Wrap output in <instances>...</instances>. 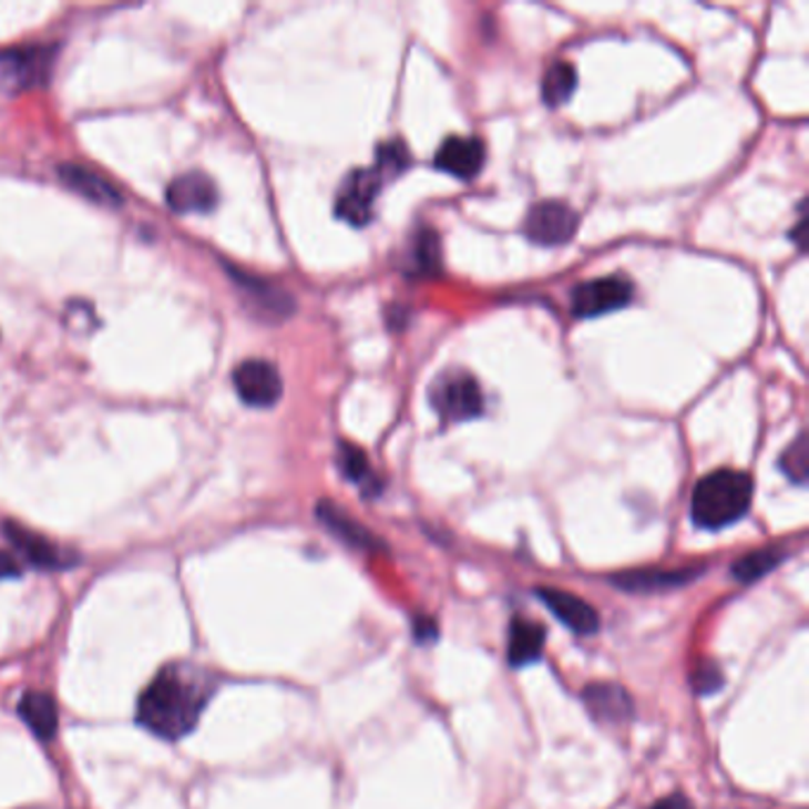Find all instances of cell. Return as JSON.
Returning <instances> with one entry per match:
<instances>
[{
  "label": "cell",
  "instance_id": "obj_1",
  "mask_svg": "<svg viewBox=\"0 0 809 809\" xmlns=\"http://www.w3.org/2000/svg\"><path fill=\"white\" fill-rule=\"evenodd\" d=\"M212 696L207 674L193 667L172 665L145 686L139 698V721L143 727L166 740L188 736L199 721L202 710Z\"/></svg>",
  "mask_w": 809,
  "mask_h": 809
},
{
  "label": "cell",
  "instance_id": "obj_2",
  "mask_svg": "<svg viewBox=\"0 0 809 809\" xmlns=\"http://www.w3.org/2000/svg\"><path fill=\"white\" fill-rule=\"evenodd\" d=\"M755 484L744 470L719 468L707 473L690 494V518L703 530H724L750 511Z\"/></svg>",
  "mask_w": 809,
  "mask_h": 809
},
{
  "label": "cell",
  "instance_id": "obj_3",
  "mask_svg": "<svg viewBox=\"0 0 809 809\" xmlns=\"http://www.w3.org/2000/svg\"><path fill=\"white\" fill-rule=\"evenodd\" d=\"M430 403L444 423H465L482 416L484 397L480 382L468 370L451 368L430 387Z\"/></svg>",
  "mask_w": 809,
  "mask_h": 809
},
{
  "label": "cell",
  "instance_id": "obj_4",
  "mask_svg": "<svg viewBox=\"0 0 809 809\" xmlns=\"http://www.w3.org/2000/svg\"><path fill=\"white\" fill-rule=\"evenodd\" d=\"M385 181L387 176L376 164L363 168H351L349 176L340 185V193H337L335 216L342 218L345 224L354 228H363L366 224H370L376 209V199L380 197Z\"/></svg>",
  "mask_w": 809,
  "mask_h": 809
},
{
  "label": "cell",
  "instance_id": "obj_5",
  "mask_svg": "<svg viewBox=\"0 0 809 809\" xmlns=\"http://www.w3.org/2000/svg\"><path fill=\"white\" fill-rule=\"evenodd\" d=\"M634 299V285L627 276H603L580 283L572 290L570 307L577 318H596L625 309Z\"/></svg>",
  "mask_w": 809,
  "mask_h": 809
},
{
  "label": "cell",
  "instance_id": "obj_6",
  "mask_svg": "<svg viewBox=\"0 0 809 809\" xmlns=\"http://www.w3.org/2000/svg\"><path fill=\"white\" fill-rule=\"evenodd\" d=\"M580 228V214L561 199H544L528 212L522 233L528 240L542 247H561L575 238Z\"/></svg>",
  "mask_w": 809,
  "mask_h": 809
},
{
  "label": "cell",
  "instance_id": "obj_7",
  "mask_svg": "<svg viewBox=\"0 0 809 809\" xmlns=\"http://www.w3.org/2000/svg\"><path fill=\"white\" fill-rule=\"evenodd\" d=\"M55 62V45H24L0 53V79L12 91L37 89L48 81Z\"/></svg>",
  "mask_w": 809,
  "mask_h": 809
},
{
  "label": "cell",
  "instance_id": "obj_8",
  "mask_svg": "<svg viewBox=\"0 0 809 809\" xmlns=\"http://www.w3.org/2000/svg\"><path fill=\"white\" fill-rule=\"evenodd\" d=\"M235 395L252 409H272L283 397V378L266 359H247L233 368Z\"/></svg>",
  "mask_w": 809,
  "mask_h": 809
},
{
  "label": "cell",
  "instance_id": "obj_9",
  "mask_svg": "<svg viewBox=\"0 0 809 809\" xmlns=\"http://www.w3.org/2000/svg\"><path fill=\"white\" fill-rule=\"evenodd\" d=\"M166 205L176 214H209L218 205V191L207 174L185 172L168 183Z\"/></svg>",
  "mask_w": 809,
  "mask_h": 809
},
{
  "label": "cell",
  "instance_id": "obj_10",
  "mask_svg": "<svg viewBox=\"0 0 809 809\" xmlns=\"http://www.w3.org/2000/svg\"><path fill=\"white\" fill-rule=\"evenodd\" d=\"M582 700L603 727H622L634 719V700L625 688L613 682H594L584 686Z\"/></svg>",
  "mask_w": 809,
  "mask_h": 809
},
{
  "label": "cell",
  "instance_id": "obj_11",
  "mask_svg": "<svg viewBox=\"0 0 809 809\" xmlns=\"http://www.w3.org/2000/svg\"><path fill=\"white\" fill-rule=\"evenodd\" d=\"M228 276L233 278L235 288H238L245 299L249 301V307H255L262 316L266 318H285L295 311V299L280 290L276 283L264 280L259 276H252L247 272H240L238 266H226Z\"/></svg>",
  "mask_w": 809,
  "mask_h": 809
},
{
  "label": "cell",
  "instance_id": "obj_12",
  "mask_svg": "<svg viewBox=\"0 0 809 809\" xmlns=\"http://www.w3.org/2000/svg\"><path fill=\"white\" fill-rule=\"evenodd\" d=\"M703 567H679V570L644 567V570L617 572V575H613L608 582L627 594H660L694 582Z\"/></svg>",
  "mask_w": 809,
  "mask_h": 809
},
{
  "label": "cell",
  "instance_id": "obj_13",
  "mask_svg": "<svg viewBox=\"0 0 809 809\" xmlns=\"http://www.w3.org/2000/svg\"><path fill=\"white\" fill-rule=\"evenodd\" d=\"M536 596L546 608L553 613V617L563 622L567 629H572L580 636H592L598 632L601 619L594 611V605H588L584 598L563 592V588H536Z\"/></svg>",
  "mask_w": 809,
  "mask_h": 809
},
{
  "label": "cell",
  "instance_id": "obj_14",
  "mask_svg": "<svg viewBox=\"0 0 809 809\" xmlns=\"http://www.w3.org/2000/svg\"><path fill=\"white\" fill-rule=\"evenodd\" d=\"M484 145L473 136H449L434 155V166L457 178H475L484 166Z\"/></svg>",
  "mask_w": 809,
  "mask_h": 809
},
{
  "label": "cell",
  "instance_id": "obj_15",
  "mask_svg": "<svg viewBox=\"0 0 809 809\" xmlns=\"http://www.w3.org/2000/svg\"><path fill=\"white\" fill-rule=\"evenodd\" d=\"M58 176L62 178L66 188H72L81 197L95 202V205H103L110 209L122 207L124 197H122L120 188H116V185L110 178H105L103 174L93 172V168L64 162L58 166Z\"/></svg>",
  "mask_w": 809,
  "mask_h": 809
},
{
  "label": "cell",
  "instance_id": "obj_16",
  "mask_svg": "<svg viewBox=\"0 0 809 809\" xmlns=\"http://www.w3.org/2000/svg\"><path fill=\"white\" fill-rule=\"evenodd\" d=\"M316 518L321 520V525L335 534L340 542H345L347 546L351 549H359V551H382L385 544L380 542V539L370 532L368 528H363L359 520H354L345 509H340V505L332 503V501H321L316 505Z\"/></svg>",
  "mask_w": 809,
  "mask_h": 809
},
{
  "label": "cell",
  "instance_id": "obj_17",
  "mask_svg": "<svg viewBox=\"0 0 809 809\" xmlns=\"http://www.w3.org/2000/svg\"><path fill=\"white\" fill-rule=\"evenodd\" d=\"M3 532L8 536V542L20 551L31 565L43 567V570H62L74 563L72 559H66L58 546L50 544L45 536L31 532L22 525H17V522H6Z\"/></svg>",
  "mask_w": 809,
  "mask_h": 809
},
{
  "label": "cell",
  "instance_id": "obj_18",
  "mask_svg": "<svg viewBox=\"0 0 809 809\" xmlns=\"http://www.w3.org/2000/svg\"><path fill=\"white\" fill-rule=\"evenodd\" d=\"M546 644V632L534 619L515 617L509 629V663L513 667H525L542 657Z\"/></svg>",
  "mask_w": 809,
  "mask_h": 809
},
{
  "label": "cell",
  "instance_id": "obj_19",
  "mask_svg": "<svg viewBox=\"0 0 809 809\" xmlns=\"http://www.w3.org/2000/svg\"><path fill=\"white\" fill-rule=\"evenodd\" d=\"M17 713H20V717L37 738L50 740L58 734L60 727L58 705L53 696L43 694V690H29V694H24L20 705H17Z\"/></svg>",
  "mask_w": 809,
  "mask_h": 809
},
{
  "label": "cell",
  "instance_id": "obj_20",
  "mask_svg": "<svg viewBox=\"0 0 809 809\" xmlns=\"http://www.w3.org/2000/svg\"><path fill=\"white\" fill-rule=\"evenodd\" d=\"M784 559H786V551L781 546L757 549L752 553H746L744 559L731 565V577L740 584H752L757 580H762L774 567H779L784 563Z\"/></svg>",
  "mask_w": 809,
  "mask_h": 809
},
{
  "label": "cell",
  "instance_id": "obj_21",
  "mask_svg": "<svg viewBox=\"0 0 809 809\" xmlns=\"http://www.w3.org/2000/svg\"><path fill=\"white\" fill-rule=\"evenodd\" d=\"M577 89V72L567 60L553 62L542 79V100L549 107L565 105Z\"/></svg>",
  "mask_w": 809,
  "mask_h": 809
},
{
  "label": "cell",
  "instance_id": "obj_22",
  "mask_svg": "<svg viewBox=\"0 0 809 809\" xmlns=\"http://www.w3.org/2000/svg\"><path fill=\"white\" fill-rule=\"evenodd\" d=\"M337 465H340L342 475L349 482L359 484L363 489L366 496H370V494L376 496L378 494L376 475H373V470H370L366 453L359 447H354L349 442H342L340 447H337Z\"/></svg>",
  "mask_w": 809,
  "mask_h": 809
},
{
  "label": "cell",
  "instance_id": "obj_23",
  "mask_svg": "<svg viewBox=\"0 0 809 809\" xmlns=\"http://www.w3.org/2000/svg\"><path fill=\"white\" fill-rule=\"evenodd\" d=\"M413 272L430 276L434 274L437 268L442 264V249H440V238L432 228L423 231L413 243Z\"/></svg>",
  "mask_w": 809,
  "mask_h": 809
},
{
  "label": "cell",
  "instance_id": "obj_24",
  "mask_svg": "<svg viewBox=\"0 0 809 809\" xmlns=\"http://www.w3.org/2000/svg\"><path fill=\"white\" fill-rule=\"evenodd\" d=\"M784 475L796 482V484H805L807 482V473H809V449H807V434L800 432L796 437V442L790 444L779 461Z\"/></svg>",
  "mask_w": 809,
  "mask_h": 809
},
{
  "label": "cell",
  "instance_id": "obj_25",
  "mask_svg": "<svg viewBox=\"0 0 809 809\" xmlns=\"http://www.w3.org/2000/svg\"><path fill=\"white\" fill-rule=\"evenodd\" d=\"M409 162H411L409 150L401 141H390V143H385V145L378 147L376 166L387 176V181L407 172Z\"/></svg>",
  "mask_w": 809,
  "mask_h": 809
},
{
  "label": "cell",
  "instance_id": "obj_26",
  "mask_svg": "<svg viewBox=\"0 0 809 809\" xmlns=\"http://www.w3.org/2000/svg\"><path fill=\"white\" fill-rule=\"evenodd\" d=\"M690 686L698 696H710L724 686V672L715 660H700L690 672Z\"/></svg>",
  "mask_w": 809,
  "mask_h": 809
},
{
  "label": "cell",
  "instance_id": "obj_27",
  "mask_svg": "<svg viewBox=\"0 0 809 809\" xmlns=\"http://www.w3.org/2000/svg\"><path fill=\"white\" fill-rule=\"evenodd\" d=\"M413 636L418 644H430V642H437V636H440V627H437V622L432 617H416Z\"/></svg>",
  "mask_w": 809,
  "mask_h": 809
},
{
  "label": "cell",
  "instance_id": "obj_28",
  "mask_svg": "<svg viewBox=\"0 0 809 809\" xmlns=\"http://www.w3.org/2000/svg\"><path fill=\"white\" fill-rule=\"evenodd\" d=\"M22 575V563L12 553L0 551V580H12Z\"/></svg>",
  "mask_w": 809,
  "mask_h": 809
},
{
  "label": "cell",
  "instance_id": "obj_29",
  "mask_svg": "<svg viewBox=\"0 0 809 809\" xmlns=\"http://www.w3.org/2000/svg\"><path fill=\"white\" fill-rule=\"evenodd\" d=\"M651 809H696V807L684 793H679V790H677V793H672L667 798H660L657 802H653Z\"/></svg>",
  "mask_w": 809,
  "mask_h": 809
},
{
  "label": "cell",
  "instance_id": "obj_30",
  "mask_svg": "<svg viewBox=\"0 0 809 809\" xmlns=\"http://www.w3.org/2000/svg\"><path fill=\"white\" fill-rule=\"evenodd\" d=\"M790 238L796 240V245H798V249H800V252H805V249H807V216H805V207H802V205H800V218H798V224H796V228H793V231H790Z\"/></svg>",
  "mask_w": 809,
  "mask_h": 809
}]
</instances>
